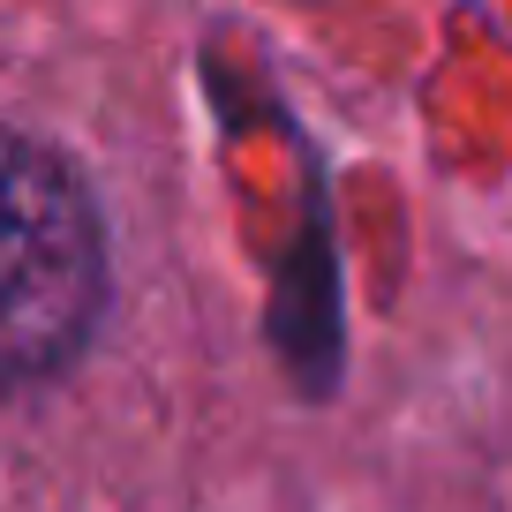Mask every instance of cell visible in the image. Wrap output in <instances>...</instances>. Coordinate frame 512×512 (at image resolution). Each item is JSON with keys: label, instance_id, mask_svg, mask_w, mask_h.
Segmentation results:
<instances>
[{"label": "cell", "instance_id": "6da1fadb", "mask_svg": "<svg viewBox=\"0 0 512 512\" xmlns=\"http://www.w3.org/2000/svg\"><path fill=\"white\" fill-rule=\"evenodd\" d=\"M113 294L106 219L53 144L0 121V400L61 377Z\"/></svg>", "mask_w": 512, "mask_h": 512}]
</instances>
